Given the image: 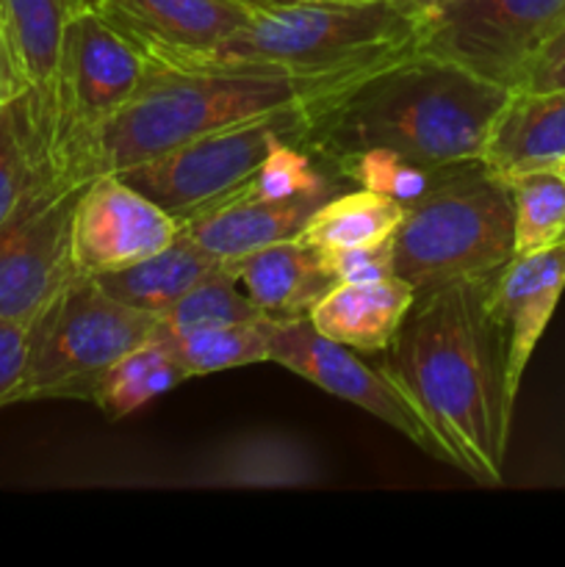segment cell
<instances>
[{"label":"cell","instance_id":"24","mask_svg":"<svg viewBox=\"0 0 565 567\" xmlns=\"http://www.w3.org/2000/svg\"><path fill=\"white\" fill-rule=\"evenodd\" d=\"M275 327L277 319L260 316L253 321L188 332V336H164L161 330L158 336L170 343L188 377H203L216 374V371L242 369V365L269 363Z\"/></svg>","mask_w":565,"mask_h":567},{"label":"cell","instance_id":"26","mask_svg":"<svg viewBox=\"0 0 565 567\" xmlns=\"http://www.w3.org/2000/svg\"><path fill=\"white\" fill-rule=\"evenodd\" d=\"M258 308L249 302L247 293L242 291L236 280L216 266L210 275L194 288H188L170 310L158 319V330L164 336H188V332L214 330V327L238 324V321L260 319Z\"/></svg>","mask_w":565,"mask_h":567},{"label":"cell","instance_id":"6","mask_svg":"<svg viewBox=\"0 0 565 567\" xmlns=\"http://www.w3.org/2000/svg\"><path fill=\"white\" fill-rule=\"evenodd\" d=\"M158 330V316L127 308L92 275H75L28 324V358L14 404L92 402L105 371Z\"/></svg>","mask_w":565,"mask_h":567},{"label":"cell","instance_id":"32","mask_svg":"<svg viewBox=\"0 0 565 567\" xmlns=\"http://www.w3.org/2000/svg\"><path fill=\"white\" fill-rule=\"evenodd\" d=\"M33 83L28 81L25 70H22L20 59H17V50L11 44L9 28H6L3 9H0V103L17 97L25 89H31Z\"/></svg>","mask_w":565,"mask_h":567},{"label":"cell","instance_id":"13","mask_svg":"<svg viewBox=\"0 0 565 567\" xmlns=\"http://www.w3.org/2000/svg\"><path fill=\"white\" fill-rule=\"evenodd\" d=\"M565 291V241L513 255L493 275L487 305L507 349V385L518 396L521 380Z\"/></svg>","mask_w":565,"mask_h":567},{"label":"cell","instance_id":"29","mask_svg":"<svg viewBox=\"0 0 565 567\" xmlns=\"http://www.w3.org/2000/svg\"><path fill=\"white\" fill-rule=\"evenodd\" d=\"M325 258V255H321ZM327 269L338 282H371L391 277V238L369 247L343 249L338 255H327Z\"/></svg>","mask_w":565,"mask_h":567},{"label":"cell","instance_id":"9","mask_svg":"<svg viewBox=\"0 0 565 567\" xmlns=\"http://www.w3.org/2000/svg\"><path fill=\"white\" fill-rule=\"evenodd\" d=\"M150 70L142 44L105 20L94 6L75 14L61 39L59 64L44 86L59 120L61 155L122 109Z\"/></svg>","mask_w":565,"mask_h":567},{"label":"cell","instance_id":"30","mask_svg":"<svg viewBox=\"0 0 565 567\" xmlns=\"http://www.w3.org/2000/svg\"><path fill=\"white\" fill-rule=\"evenodd\" d=\"M28 324L0 319V410L11 408L25 374Z\"/></svg>","mask_w":565,"mask_h":567},{"label":"cell","instance_id":"15","mask_svg":"<svg viewBox=\"0 0 565 567\" xmlns=\"http://www.w3.org/2000/svg\"><path fill=\"white\" fill-rule=\"evenodd\" d=\"M70 172L61 155L59 120L44 83L0 103V227L37 188Z\"/></svg>","mask_w":565,"mask_h":567},{"label":"cell","instance_id":"23","mask_svg":"<svg viewBox=\"0 0 565 567\" xmlns=\"http://www.w3.org/2000/svg\"><path fill=\"white\" fill-rule=\"evenodd\" d=\"M89 6L92 0H0L11 44L33 86L53 78L66 25Z\"/></svg>","mask_w":565,"mask_h":567},{"label":"cell","instance_id":"10","mask_svg":"<svg viewBox=\"0 0 565 567\" xmlns=\"http://www.w3.org/2000/svg\"><path fill=\"white\" fill-rule=\"evenodd\" d=\"M86 183L61 172L31 194L0 227V319L33 316L78 275L72 216Z\"/></svg>","mask_w":565,"mask_h":567},{"label":"cell","instance_id":"33","mask_svg":"<svg viewBox=\"0 0 565 567\" xmlns=\"http://www.w3.org/2000/svg\"><path fill=\"white\" fill-rule=\"evenodd\" d=\"M397 3H402L413 17H419V14H424V11L435 9V6L446 3V0H397Z\"/></svg>","mask_w":565,"mask_h":567},{"label":"cell","instance_id":"2","mask_svg":"<svg viewBox=\"0 0 565 567\" xmlns=\"http://www.w3.org/2000/svg\"><path fill=\"white\" fill-rule=\"evenodd\" d=\"M510 94L415 50L305 105V144L330 166L371 150L427 166L482 161Z\"/></svg>","mask_w":565,"mask_h":567},{"label":"cell","instance_id":"22","mask_svg":"<svg viewBox=\"0 0 565 567\" xmlns=\"http://www.w3.org/2000/svg\"><path fill=\"white\" fill-rule=\"evenodd\" d=\"M188 380L186 369L172 352L170 343L155 330L153 338L122 354L103 374L92 402L109 419H125L153 399L164 396L172 388Z\"/></svg>","mask_w":565,"mask_h":567},{"label":"cell","instance_id":"18","mask_svg":"<svg viewBox=\"0 0 565 567\" xmlns=\"http://www.w3.org/2000/svg\"><path fill=\"white\" fill-rule=\"evenodd\" d=\"M415 291L397 275L371 282H336L308 319L330 341L355 352L380 354L413 308Z\"/></svg>","mask_w":565,"mask_h":567},{"label":"cell","instance_id":"4","mask_svg":"<svg viewBox=\"0 0 565 567\" xmlns=\"http://www.w3.org/2000/svg\"><path fill=\"white\" fill-rule=\"evenodd\" d=\"M294 103L305 105L308 94L291 78L150 59L138 92L116 114L78 138L66 150L64 164L83 183L120 175L216 127Z\"/></svg>","mask_w":565,"mask_h":567},{"label":"cell","instance_id":"31","mask_svg":"<svg viewBox=\"0 0 565 567\" xmlns=\"http://www.w3.org/2000/svg\"><path fill=\"white\" fill-rule=\"evenodd\" d=\"M559 86H565V20L530 61L515 92H548Z\"/></svg>","mask_w":565,"mask_h":567},{"label":"cell","instance_id":"14","mask_svg":"<svg viewBox=\"0 0 565 567\" xmlns=\"http://www.w3.org/2000/svg\"><path fill=\"white\" fill-rule=\"evenodd\" d=\"M92 6L147 55L210 50L253 17L238 0H92Z\"/></svg>","mask_w":565,"mask_h":567},{"label":"cell","instance_id":"25","mask_svg":"<svg viewBox=\"0 0 565 567\" xmlns=\"http://www.w3.org/2000/svg\"><path fill=\"white\" fill-rule=\"evenodd\" d=\"M513 192L515 255L565 241V169L543 166L504 177Z\"/></svg>","mask_w":565,"mask_h":567},{"label":"cell","instance_id":"16","mask_svg":"<svg viewBox=\"0 0 565 567\" xmlns=\"http://www.w3.org/2000/svg\"><path fill=\"white\" fill-rule=\"evenodd\" d=\"M321 203L325 199L310 197L271 199L244 183L210 208L181 221V227L216 260H230L275 241L297 238Z\"/></svg>","mask_w":565,"mask_h":567},{"label":"cell","instance_id":"19","mask_svg":"<svg viewBox=\"0 0 565 567\" xmlns=\"http://www.w3.org/2000/svg\"><path fill=\"white\" fill-rule=\"evenodd\" d=\"M502 177L565 164V86L513 92L493 122L485 155Z\"/></svg>","mask_w":565,"mask_h":567},{"label":"cell","instance_id":"12","mask_svg":"<svg viewBox=\"0 0 565 567\" xmlns=\"http://www.w3.org/2000/svg\"><path fill=\"white\" fill-rule=\"evenodd\" d=\"M181 221L122 181L100 175L83 186L72 216V258L78 275L122 269L175 241Z\"/></svg>","mask_w":565,"mask_h":567},{"label":"cell","instance_id":"28","mask_svg":"<svg viewBox=\"0 0 565 567\" xmlns=\"http://www.w3.org/2000/svg\"><path fill=\"white\" fill-rule=\"evenodd\" d=\"M225 482L233 485H299L308 482V457L291 452L286 443H253L227 460Z\"/></svg>","mask_w":565,"mask_h":567},{"label":"cell","instance_id":"35","mask_svg":"<svg viewBox=\"0 0 565 567\" xmlns=\"http://www.w3.org/2000/svg\"><path fill=\"white\" fill-rule=\"evenodd\" d=\"M563 169H565V164H563Z\"/></svg>","mask_w":565,"mask_h":567},{"label":"cell","instance_id":"1","mask_svg":"<svg viewBox=\"0 0 565 567\" xmlns=\"http://www.w3.org/2000/svg\"><path fill=\"white\" fill-rule=\"evenodd\" d=\"M493 277L415 297L377 369L415 410L438 460L480 485H499L515 396L507 349L487 305Z\"/></svg>","mask_w":565,"mask_h":567},{"label":"cell","instance_id":"7","mask_svg":"<svg viewBox=\"0 0 565 567\" xmlns=\"http://www.w3.org/2000/svg\"><path fill=\"white\" fill-rule=\"evenodd\" d=\"M288 142L305 144L302 103L216 127L120 172V177L177 221H186L242 188L271 150Z\"/></svg>","mask_w":565,"mask_h":567},{"label":"cell","instance_id":"3","mask_svg":"<svg viewBox=\"0 0 565 567\" xmlns=\"http://www.w3.org/2000/svg\"><path fill=\"white\" fill-rule=\"evenodd\" d=\"M408 53H415V17L397 0H305L253 11L210 50L150 59L291 78L310 105Z\"/></svg>","mask_w":565,"mask_h":567},{"label":"cell","instance_id":"8","mask_svg":"<svg viewBox=\"0 0 565 567\" xmlns=\"http://www.w3.org/2000/svg\"><path fill=\"white\" fill-rule=\"evenodd\" d=\"M565 20V0H446L415 17V50L515 92Z\"/></svg>","mask_w":565,"mask_h":567},{"label":"cell","instance_id":"34","mask_svg":"<svg viewBox=\"0 0 565 567\" xmlns=\"http://www.w3.org/2000/svg\"><path fill=\"white\" fill-rule=\"evenodd\" d=\"M238 3L249 6V9H253V11H260V9H277V6L305 3V0H238Z\"/></svg>","mask_w":565,"mask_h":567},{"label":"cell","instance_id":"17","mask_svg":"<svg viewBox=\"0 0 565 567\" xmlns=\"http://www.w3.org/2000/svg\"><path fill=\"white\" fill-rule=\"evenodd\" d=\"M222 269L242 286L249 302L271 319L308 316L338 282L321 252L299 236L222 260Z\"/></svg>","mask_w":565,"mask_h":567},{"label":"cell","instance_id":"11","mask_svg":"<svg viewBox=\"0 0 565 567\" xmlns=\"http://www.w3.org/2000/svg\"><path fill=\"white\" fill-rule=\"evenodd\" d=\"M291 374L305 377L319 385L330 396L343 399L355 408L366 410L382 424L408 437L413 446L438 460V449L430 432L421 424L415 410L404 402L393 382L377 365L363 363L355 349L330 341L321 336L308 316L297 319H277L275 338H271V360Z\"/></svg>","mask_w":565,"mask_h":567},{"label":"cell","instance_id":"27","mask_svg":"<svg viewBox=\"0 0 565 567\" xmlns=\"http://www.w3.org/2000/svg\"><path fill=\"white\" fill-rule=\"evenodd\" d=\"M452 166H427L415 164V161L402 158L397 153H382V150H371V153L347 155L332 169L349 183V186L369 188V192L386 194L393 203L402 205L404 210L413 208L415 203L435 192L441 186L443 177L454 169Z\"/></svg>","mask_w":565,"mask_h":567},{"label":"cell","instance_id":"5","mask_svg":"<svg viewBox=\"0 0 565 567\" xmlns=\"http://www.w3.org/2000/svg\"><path fill=\"white\" fill-rule=\"evenodd\" d=\"M513 255V192L485 161L454 166L435 192L404 210L391 236V269L415 297L493 277Z\"/></svg>","mask_w":565,"mask_h":567},{"label":"cell","instance_id":"21","mask_svg":"<svg viewBox=\"0 0 565 567\" xmlns=\"http://www.w3.org/2000/svg\"><path fill=\"white\" fill-rule=\"evenodd\" d=\"M402 205L393 203L386 194L349 186L332 194L310 214V219L299 230V238L327 258L343 249L388 241L402 221Z\"/></svg>","mask_w":565,"mask_h":567},{"label":"cell","instance_id":"20","mask_svg":"<svg viewBox=\"0 0 565 567\" xmlns=\"http://www.w3.org/2000/svg\"><path fill=\"white\" fill-rule=\"evenodd\" d=\"M219 264L222 260L205 252L181 227L175 241L166 244L158 252L147 255L131 266H122V269H111L92 277L103 286V291L120 299L122 305L161 319L188 288L197 286Z\"/></svg>","mask_w":565,"mask_h":567}]
</instances>
